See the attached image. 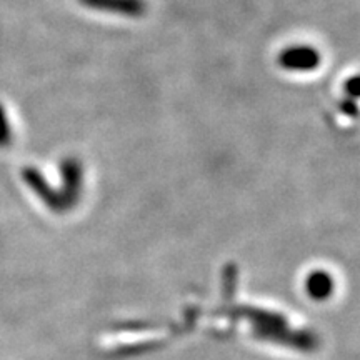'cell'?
<instances>
[{
    "label": "cell",
    "mask_w": 360,
    "mask_h": 360,
    "mask_svg": "<svg viewBox=\"0 0 360 360\" xmlns=\"http://www.w3.org/2000/svg\"><path fill=\"white\" fill-rule=\"evenodd\" d=\"M278 64L285 70L307 72L317 69V65L321 64V56L312 47L299 45V47L285 49L278 57Z\"/></svg>",
    "instance_id": "cell-1"
},
{
    "label": "cell",
    "mask_w": 360,
    "mask_h": 360,
    "mask_svg": "<svg viewBox=\"0 0 360 360\" xmlns=\"http://www.w3.org/2000/svg\"><path fill=\"white\" fill-rule=\"evenodd\" d=\"M80 2L90 8L120 12L124 15H141L146 11V4L142 0H80Z\"/></svg>",
    "instance_id": "cell-2"
},
{
    "label": "cell",
    "mask_w": 360,
    "mask_h": 360,
    "mask_svg": "<svg viewBox=\"0 0 360 360\" xmlns=\"http://www.w3.org/2000/svg\"><path fill=\"white\" fill-rule=\"evenodd\" d=\"M11 125H8L7 114L4 110V105L0 103V147H6L11 142Z\"/></svg>",
    "instance_id": "cell-3"
}]
</instances>
